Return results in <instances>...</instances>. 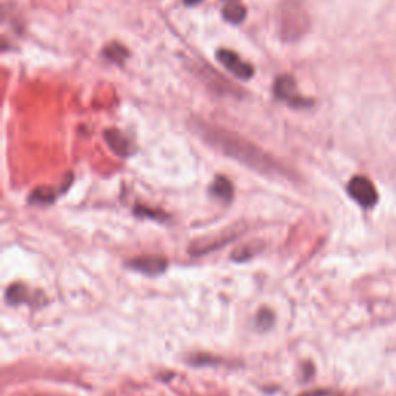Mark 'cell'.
Segmentation results:
<instances>
[{
	"label": "cell",
	"instance_id": "4fadbf2b",
	"mask_svg": "<svg viewBox=\"0 0 396 396\" xmlns=\"http://www.w3.org/2000/svg\"><path fill=\"white\" fill-rule=\"evenodd\" d=\"M62 189H55L50 186L37 188L30 195V203L33 204H51L56 200V197L61 194Z\"/></svg>",
	"mask_w": 396,
	"mask_h": 396
},
{
	"label": "cell",
	"instance_id": "7c38bea8",
	"mask_svg": "<svg viewBox=\"0 0 396 396\" xmlns=\"http://www.w3.org/2000/svg\"><path fill=\"white\" fill-rule=\"evenodd\" d=\"M222 16L226 22L233 24V25H239L246 19V8L240 2L226 3V6H224L222 11Z\"/></svg>",
	"mask_w": 396,
	"mask_h": 396
},
{
	"label": "cell",
	"instance_id": "52a82bcc",
	"mask_svg": "<svg viewBox=\"0 0 396 396\" xmlns=\"http://www.w3.org/2000/svg\"><path fill=\"white\" fill-rule=\"evenodd\" d=\"M197 73L200 76L204 82L209 85V89H214L215 91H219L222 95H231V96H239V91L234 89V85L228 82L226 79L219 76V73L214 69H209L204 65L201 67L200 64H195Z\"/></svg>",
	"mask_w": 396,
	"mask_h": 396
},
{
	"label": "cell",
	"instance_id": "e0dca14e",
	"mask_svg": "<svg viewBox=\"0 0 396 396\" xmlns=\"http://www.w3.org/2000/svg\"><path fill=\"white\" fill-rule=\"evenodd\" d=\"M183 2H184V5H188V6H195L200 2H203V0H183Z\"/></svg>",
	"mask_w": 396,
	"mask_h": 396
},
{
	"label": "cell",
	"instance_id": "277c9868",
	"mask_svg": "<svg viewBox=\"0 0 396 396\" xmlns=\"http://www.w3.org/2000/svg\"><path fill=\"white\" fill-rule=\"evenodd\" d=\"M347 192L362 208H373L379 198L375 184L362 175H356L348 181Z\"/></svg>",
	"mask_w": 396,
	"mask_h": 396
},
{
	"label": "cell",
	"instance_id": "9c48e42d",
	"mask_svg": "<svg viewBox=\"0 0 396 396\" xmlns=\"http://www.w3.org/2000/svg\"><path fill=\"white\" fill-rule=\"evenodd\" d=\"M104 140L107 143L111 152H115L118 156L127 158L135 154V144L132 143L129 136H125L121 130L107 129L104 132Z\"/></svg>",
	"mask_w": 396,
	"mask_h": 396
},
{
	"label": "cell",
	"instance_id": "30bf717a",
	"mask_svg": "<svg viewBox=\"0 0 396 396\" xmlns=\"http://www.w3.org/2000/svg\"><path fill=\"white\" fill-rule=\"evenodd\" d=\"M209 192H210V195H213V197L219 198L220 201L229 203L231 200H233V197H234L233 183H231L226 177L217 175L215 180L213 181V184H210Z\"/></svg>",
	"mask_w": 396,
	"mask_h": 396
},
{
	"label": "cell",
	"instance_id": "8fae6325",
	"mask_svg": "<svg viewBox=\"0 0 396 396\" xmlns=\"http://www.w3.org/2000/svg\"><path fill=\"white\" fill-rule=\"evenodd\" d=\"M129 56H130L129 50L120 42H111L102 50V57L105 59V61H109L110 64H115V65H124V62L127 61Z\"/></svg>",
	"mask_w": 396,
	"mask_h": 396
},
{
	"label": "cell",
	"instance_id": "2e32d148",
	"mask_svg": "<svg viewBox=\"0 0 396 396\" xmlns=\"http://www.w3.org/2000/svg\"><path fill=\"white\" fill-rule=\"evenodd\" d=\"M300 396H333V393L330 390H312V392L302 393Z\"/></svg>",
	"mask_w": 396,
	"mask_h": 396
},
{
	"label": "cell",
	"instance_id": "8992f818",
	"mask_svg": "<svg viewBox=\"0 0 396 396\" xmlns=\"http://www.w3.org/2000/svg\"><path fill=\"white\" fill-rule=\"evenodd\" d=\"M127 268L144 276L155 277L166 271L168 260L161 255H141L127 262Z\"/></svg>",
	"mask_w": 396,
	"mask_h": 396
},
{
	"label": "cell",
	"instance_id": "5bb4252c",
	"mask_svg": "<svg viewBox=\"0 0 396 396\" xmlns=\"http://www.w3.org/2000/svg\"><path fill=\"white\" fill-rule=\"evenodd\" d=\"M28 294L30 291L26 289L24 285H11L8 288V291H6V302L10 303V305H19V303H24L26 299H28Z\"/></svg>",
	"mask_w": 396,
	"mask_h": 396
},
{
	"label": "cell",
	"instance_id": "6da1fadb",
	"mask_svg": "<svg viewBox=\"0 0 396 396\" xmlns=\"http://www.w3.org/2000/svg\"><path fill=\"white\" fill-rule=\"evenodd\" d=\"M189 127L209 147L220 152L222 155L243 164L257 174L267 177H288V170L268 152L257 146L253 141L234 134L228 129L217 127L200 118H192Z\"/></svg>",
	"mask_w": 396,
	"mask_h": 396
},
{
	"label": "cell",
	"instance_id": "9a60e30c",
	"mask_svg": "<svg viewBox=\"0 0 396 396\" xmlns=\"http://www.w3.org/2000/svg\"><path fill=\"white\" fill-rule=\"evenodd\" d=\"M273 323H274L273 312H269L268 308L260 309L259 314H257V319H255V327L262 330V332H267V330L273 327Z\"/></svg>",
	"mask_w": 396,
	"mask_h": 396
},
{
	"label": "cell",
	"instance_id": "ac0fdd59",
	"mask_svg": "<svg viewBox=\"0 0 396 396\" xmlns=\"http://www.w3.org/2000/svg\"><path fill=\"white\" fill-rule=\"evenodd\" d=\"M224 3H233V2H240V0H222Z\"/></svg>",
	"mask_w": 396,
	"mask_h": 396
},
{
	"label": "cell",
	"instance_id": "5b68a950",
	"mask_svg": "<svg viewBox=\"0 0 396 396\" xmlns=\"http://www.w3.org/2000/svg\"><path fill=\"white\" fill-rule=\"evenodd\" d=\"M217 61H219L231 75H234L240 81H249L254 76V67L249 62H245L240 56L228 48H219L215 53Z\"/></svg>",
	"mask_w": 396,
	"mask_h": 396
},
{
	"label": "cell",
	"instance_id": "3957f363",
	"mask_svg": "<svg viewBox=\"0 0 396 396\" xmlns=\"http://www.w3.org/2000/svg\"><path fill=\"white\" fill-rule=\"evenodd\" d=\"M308 26V21L305 12L300 11L294 5H287L280 12V31L283 39L293 41L299 39L305 33Z\"/></svg>",
	"mask_w": 396,
	"mask_h": 396
},
{
	"label": "cell",
	"instance_id": "ba28073f",
	"mask_svg": "<svg viewBox=\"0 0 396 396\" xmlns=\"http://www.w3.org/2000/svg\"><path fill=\"white\" fill-rule=\"evenodd\" d=\"M235 237H237L235 231L226 229L220 235H210L208 237V239L195 240L192 245L189 246V253L190 255H204V254H208L209 251H214L217 248L226 245V243H229L231 240H234Z\"/></svg>",
	"mask_w": 396,
	"mask_h": 396
},
{
	"label": "cell",
	"instance_id": "7a4b0ae2",
	"mask_svg": "<svg viewBox=\"0 0 396 396\" xmlns=\"http://www.w3.org/2000/svg\"><path fill=\"white\" fill-rule=\"evenodd\" d=\"M274 96L277 101H283L294 109H308L313 105V101L309 98L299 95L296 90V81L293 76L282 75L274 81Z\"/></svg>",
	"mask_w": 396,
	"mask_h": 396
}]
</instances>
